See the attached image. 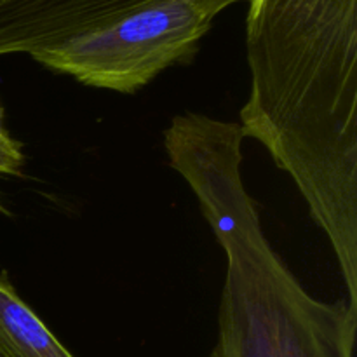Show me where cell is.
Listing matches in <instances>:
<instances>
[{
  "mask_svg": "<svg viewBox=\"0 0 357 357\" xmlns=\"http://www.w3.org/2000/svg\"><path fill=\"white\" fill-rule=\"evenodd\" d=\"M232 124L188 129L167 149L225 253L218 335L208 357H356L357 307L310 295L265 236Z\"/></svg>",
  "mask_w": 357,
  "mask_h": 357,
  "instance_id": "obj_1",
  "label": "cell"
},
{
  "mask_svg": "<svg viewBox=\"0 0 357 357\" xmlns=\"http://www.w3.org/2000/svg\"><path fill=\"white\" fill-rule=\"evenodd\" d=\"M216 16L190 0L150 3L31 58L84 86L135 94L166 68L188 61Z\"/></svg>",
  "mask_w": 357,
  "mask_h": 357,
  "instance_id": "obj_2",
  "label": "cell"
},
{
  "mask_svg": "<svg viewBox=\"0 0 357 357\" xmlns=\"http://www.w3.org/2000/svg\"><path fill=\"white\" fill-rule=\"evenodd\" d=\"M167 0H0V56L37 54ZM220 14L248 0H190Z\"/></svg>",
  "mask_w": 357,
  "mask_h": 357,
  "instance_id": "obj_3",
  "label": "cell"
},
{
  "mask_svg": "<svg viewBox=\"0 0 357 357\" xmlns=\"http://www.w3.org/2000/svg\"><path fill=\"white\" fill-rule=\"evenodd\" d=\"M0 352L6 357H73L0 274Z\"/></svg>",
  "mask_w": 357,
  "mask_h": 357,
  "instance_id": "obj_4",
  "label": "cell"
},
{
  "mask_svg": "<svg viewBox=\"0 0 357 357\" xmlns=\"http://www.w3.org/2000/svg\"><path fill=\"white\" fill-rule=\"evenodd\" d=\"M3 114L0 108V176H20L23 173L24 153L23 143L10 136L2 121ZM0 213H3L0 202Z\"/></svg>",
  "mask_w": 357,
  "mask_h": 357,
  "instance_id": "obj_5",
  "label": "cell"
},
{
  "mask_svg": "<svg viewBox=\"0 0 357 357\" xmlns=\"http://www.w3.org/2000/svg\"><path fill=\"white\" fill-rule=\"evenodd\" d=\"M0 357H6V356H3V354H2V352H0Z\"/></svg>",
  "mask_w": 357,
  "mask_h": 357,
  "instance_id": "obj_6",
  "label": "cell"
}]
</instances>
